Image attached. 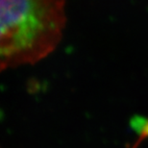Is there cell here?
Instances as JSON below:
<instances>
[{"label":"cell","instance_id":"cell-1","mask_svg":"<svg viewBox=\"0 0 148 148\" xmlns=\"http://www.w3.org/2000/svg\"><path fill=\"white\" fill-rule=\"evenodd\" d=\"M66 0H0V67L35 64L55 51L66 25Z\"/></svg>","mask_w":148,"mask_h":148},{"label":"cell","instance_id":"cell-2","mask_svg":"<svg viewBox=\"0 0 148 148\" xmlns=\"http://www.w3.org/2000/svg\"><path fill=\"white\" fill-rule=\"evenodd\" d=\"M130 126L141 138L148 137V118L141 115H135L130 120Z\"/></svg>","mask_w":148,"mask_h":148}]
</instances>
